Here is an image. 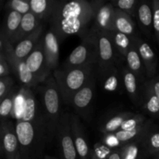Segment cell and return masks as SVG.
<instances>
[{"instance_id": "1", "label": "cell", "mask_w": 159, "mask_h": 159, "mask_svg": "<svg viewBox=\"0 0 159 159\" xmlns=\"http://www.w3.org/2000/svg\"><path fill=\"white\" fill-rule=\"evenodd\" d=\"M93 21L91 2L85 0L57 1L50 18L51 28L57 34L59 42L71 35H79L82 38L90 30L89 27Z\"/></svg>"}, {"instance_id": "2", "label": "cell", "mask_w": 159, "mask_h": 159, "mask_svg": "<svg viewBox=\"0 0 159 159\" xmlns=\"http://www.w3.org/2000/svg\"><path fill=\"white\" fill-rule=\"evenodd\" d=\"M16 130L21 159L38 158L48 144L43 115L32 122L19 120L16 124Z\"/></svg>"}, {"instance_id": "3", "label": "cell", "mask_w": 159, "mask_h": 159, "mask_svg": "<svg viewBox=\"0 0 159 159\" xmlns=\"http://www.w3.org/2000/svg\"><path fill=\"white\" fill-rule=\"evenodd\" d=\"M43 107V120L47 132L48 144L51 143L57 136V127L61 118L62 98L54 77H50L40 86Z\"/></svg>"}, {"instance_id": "4", "label": "cell", "mask_w": 159, "mask_h": 159, "mask_svg": "<svg viewBox=\"0 0 159 159\" xmlns=\"http://www.w3.org/2000/svg\"><path fill=\"white\" fill-rule=\"evenodd\" d=\"M96 65L93 64L70 69L58 68L53 72V77L65 103L71 104L75 95L85 86L96 72Z\"/></svg>"}, {"instance_id": "5", "label": "cell", "mask_w": 159, "mask_h": 159, "mask_svg": "<svg viewBox=\"0 0 159 159\" xmlns=\"http://www.w3.org/2000/svg\"><path fill=\"white\" fill-rule=\"evenodd\" d=\"M93 64H98V48L94 31L90 29L82 38L80 44L67 57L62 68L70 69Z\"/></svg>"}, {"instance_id": "6", "label": "cell", "mask_w": 159, "mask_h": 159, "mask_svg": "<svg viewBox=\"0 0 159 159\" xmlns=\"http://www.w3.org/2000/svg\"><path fill=\"white\" fill-rule=\"evenodd\" d=\"M0 53H3L6 55L11 71L16 75L25 88L35 87L38 85L34 76L28 69L26 61L16 57L14 46L10 43L3 30H2L0 35Z\"/></svg>"}, {"instance_id": "7", "label": "cell", "mask_w": 159, "mask_h": 159, "mask_svg": "<svg viewBox=\"0 0 159 159\" xmlns=\"http://www.w3.org/2000/svg\"><path fill=\"white\" fill-rule=\"evenodd\" d=\"M95 33L98 48V69L102 72L115 65L116 50L110 34L91 28Z\"/></svg>"}, {"instance_id": "8", "label": "cell", "mask_w": 159, "mask_h": 159, "mask_svg": "<svg viewBox=\"0 0 159 159\" xmlns=\"http://www.w3.org/2000/svg\"><path fill=\"white\" fill-rule=\"evenodd\" d=\"M57 138L63 159H79L71 133V113L62 114L57 127Z\"/></svg>"}, {"instance_id": "9", "label": "cell", "mask_w": 159, "mask_h": 159, "mask_svg": "<svg viewBox=\"0 0 159 159\" xmlns=\"http://www.w3.org/2000/svg\"><path fill=\"white\" fill-rule=\"evenodd\" d=\"M25 61L28 69L34 76L37 83H41L49 79L51 72L47 64L43 36Z\"/></svg>"}, {"instance_id": "10", "label": "cell", "mask_w": 159, "mask_h": 159, "mask_svg": "<svg viewBox=\"0 0 159 159\" xmlns=\"http://www.w3.org/2000/svg\"><path fill=\"white\" fill-rule=\"evenodd\" d=\"M93 11V29L100 31H114L113 19L115 7L112 2H106L101 0L90 2Z\"/></svg>"}, {"instance_id": "11", "label": "cell", "mask_w": 159, "mask_h": 159, "mask_svg": "<svg viewBox=\"0 0 159 159\" xmlns=\"http://www.w3.org/2000/svg\"><path fill=\"white\" fill-rule=\"evenodd\" d=\"M1 154L6 159H12L20 154V144L16 126L9 120L2 121L0 128Z\"/></svg>"}, {"instance_id": "12", "label": "cell", "mask_w": 159, "mask_h": 159, "mask_svg": "<svg viewBox=\"0 0 159 159\" xmlns=\"http://www.w3.org/2000/svg\"><path fill=\"white\" fill-rule=\"evenodd\" d=\"M43 48L48 69L51 72L58 69L59 40L52 28H50L43 36Z\"/></svg>"}, {"instance_id": "13", "label": "cell", "mask_w": 159, "mask_h": 159, "mask_svg": "<svg viewBox=\"0 0 159 159\" xmlns=\"http://www.w3.org/2000/svg\"><path fill=\"white\" fill-rule=\"evenodd\" d=\"M71 127L79 159H90L91 149L89 146L85 130L79 117L73 113H71Z\"/></svg>"}, {"instance_id": "14", "label": "cell", "mask_w": 159, "mask_h": 159, "mask_svg": "<svg viewBox=\"0 0 159 159\" xmlns=\"http://www.w3.org/2000/svg\"><path fill=\"white\" fill-rule=\"evenodd\" d=\"M134 41L142 59L145 68L146 76L153 79L157 71V58L155 52L150 45L140 37H134Z\"/></svg>"}, {"instance_id": "15", "label": "cell", "mask_w": 159, "mask_h": 159, "mask_svg": "<svg viewBox=\"0 0 159 159\" xmlns=\"http://www.w3.org/2000/svg\"><path fill=\"white\" fill-rule=\"evenodd\" d=\"M96 89V72L91 76L85 86L74 96L71 104L78 111L85 110L92 102Z\"/></svg>"}, {"instance_id": "16", "label": "cell", "mask_w": 159, "mask_h": 159, "mask_svg": "<svg viewBox=\"0 0 159 159\" xmlns=\"http://www.w3.org/2000/svg\"><path fill=\"white\" fill-rule=\"evenodd\" d=\"M43 24L41 23L39 27L30 35L15 45L14 53L17 58L21 59V60H26L28 56L30 54V53L32 52L33 50L34 49L36 45L38 43L39 40L42 37V34L43 32Z\"/></svg>"}, {"instance_id": "17", "label": "cell", "mask_w": 159, "mask_h": 159, "mask_svg": "<svg viewBox=\"0 0 159 159\" xmlns=\"http://www.w3.org/2000/svg\"><path fill=\"white\" fill-rule=\"evenodd\" d=\"M23 109L19 120L32 122L43 115L39 110L38 103L30 88L23 89Z\"/></svg>"}, {"instance_id": "18", "label": "cell", "mask_w": 159, "mask_h": 159, "mask_svg": "<svg viewBox=\"0 0 159 159\" xmlns=\"http://www.w3.org/2000/svg\"><path fill=\"white\" fill-rule=\"evenodd\" d=\"M124 80V85L132 102L138 105L141 102V94H140L139 82L140 79L138 76L132 72L128 68H123L121 71Z\"/></svg>"}, {"instance_id": "19", "label": "cell", "mask_w": 159, "mask_h": 159, "mask_svg": "<svg viewBox=\"0 0 159 159\" xmlns=\"http://www.w3.org/2000/svg\"><path fill=\"white\" fill-rule=\"evenodd\" d=\"M153 128V122L151 120H148L147 122L142 127L137 128L135 130H129V131H124L120 130L113 134L115 138L119 141L121 146L130 141H137V140H143L147 134L152 130Z\"/></svg>"}, {"instance_id": "20", "label": "cell", "mask_w": 159, "mask_h": 159, "mask_svg": "<svg viewBox=\"0 0 159 159\" xmlns=\"http://www.w3.org/2000/svg\"><path fill=\"white\" fill-rule=\"evenodd\" d=\"M113 29L114 31L134 37V34L135 32V23L132 20L131 16L120 9L115 8Z\"/></svg>"}, {"instance_id": "21", "label": "cell", "mask_w": 159, "mask_h": 159, "mask_svg": "<svg viewBox=\"0 0 159 159\" xmlns=\"http://www.w3.org/2000/svg\"><path fill=\"white\" fill-rule=\"evenodd\" d=\"M144 140V139H143ZM143 140L130 141L121 146L119 150L122 159H145L148 155L146 152Z\"/></svg>"}, {"instance_id": "22", "label": "cell", "mask_w": 159, "mask_h": 159, "mask_svg": "<svg viewBox=\"0 0 159 159\" xmlns=\"http://www.w3.org/2000/svg\"><path fill=\"white\" fill-rule=\"evenodd\" d=\"M134 113L131 112H120L107 118L99 127V131L104 135L111 134L120 130L123 124Z\"/></svg>"}, {"instance_id": "23", "label": "cell", "mask_w": 159, "mask_h": 159, "mask_svg": "<svg viewBox=\"0 0 159 159\" xmlns=\"http://www.w3.org/2000/svg\"><path fill=\"white\" fill-rule=\"evenodd\" d=\"M127 63V68L134 73L141 82H143L144 76H146L145 68H144V64H143L142 59L140 56L138 50L135 45L134 41L133 45L127 52L125 57Z\"/></svg>"}, {"instance_id": "24", "label": "cell", "mask_w": 159, "mask_h": 159, "mask_svg": "<svg viewBox=\"0 0 159 159\" xmlns=\"http://www.w3.org/2000/svg\"><path fill=\"white\" fill-rule=\"evenodd\" d=\"M40 24H41V21L31 12L23 15L18 34L14 41V44H16L22 40L26 38L28 36L34 32Z\"/></svg>"}, {"instance_id": "25", "label": "cell", "mask_w": 159, "mask_h": 159, "mask_svg": "<svg viewBox=\"0 0 159 159\" xmlns=\"http://www.w3.org/2000/svg\"><path fill=\"white\" fill-rule=\"evenodd\" d=\"M103 79V89L110 93H114L120 89L121 83H124L122 73L120 72L118 68L114 65L105 71L100 73Z\"/></svg>"}, {"instance_id": "26", "label": "cell", "mask_w": 159, "mask_h": 159, "mask_svg": "<svg viewBox=\"0 0 159 159\" xmlns=\"http://www.w3.org/2000/svg\"><path fill=\"white\" fill-rule=\"evenodd\" d=\"M30 12L41 21L50 19L54 12L57 1L56 0H29Z\"/></svg>"}, {"instance_id": "27", "label": "cell", "mask_w": 159, "mask_h": 159, "mask_svg": "<svg viewBox=\"0 0 159 159\" xmlns=\"http://www.w3.org/2000/svg\"><path fill=\"white\" fill-rule=\"evenodd\" d=\"M108 33L111 37L116 54H120V57H126L127 52L133 45L134 37H130L117 31H110Z\"/></svg>"}, {"instance_id": "28", "label": "cell", "mask_w": 159, "mask_h": 159, "mask_svg": "<svg viewBox=\"0 0 159 159\" xmlns=\"http://www.w3.org/2000/svg\"><path fill=\"white\" fill-rule=\"evenodd\" d=\"M138 23L144 30H150L153 26V9L149 2L140 1L137 10Z\"/></svg>"}, {"instance_id": "29", "label": "cell", "mask_w": 159, "mask_h": 159, "mask_svg": "<svg viewBox=\"0 0 159 159\" xmlns=\"http://www.w3.org/2000/svg\"><path fill=\"white\" fill-rule=\"evenodd\" d=\"M22 18H23V15L12 10H10L7 16L6 22V30L3 31L12 45L14 44V41L18 34Z\"/></svg>"}, {"instance_id": "30", "label": "cell", "mask_w": 159, "mask_h": 159, "mask_svg": "<svg viewBox=\"0 0 159 159\" xmlns=\"http://www.w3.org/2000/svg\"><path fill=\"white\" fill-rule=\"evenodd\" d=\"M144 100L146 110L149 113L154 116L159 114V101L154 92L152 80H148L144 85Z\"/></svg>"}, {"instance_id": "31", "label": "cell", "mask_w": 159, "mask_h": 159, "mask_svg": "<svg viewBox=\"0 0 159 159\" xmlns=\"http://www.w3.org/2000/svg\"><path fill=\"white\" fill-rule=\"evenodd\" d=\"M148 155H159V131L154 130L153 128L149 131L143 140Z\"/></svg>"}, {"instance_id": "32", "label": "cell", "mask_w": 159, "mask_h": 159, "mask_svg": "<svg viewBox=\"0 0 159 159\" xmlns=\"http://www.w3.org/2000/svg\"><path fill=\"white\" fill-rule=\"evenodd\" d=\"M15 97L16 93L12 89V92H10L4 99L1 100L0 116H1L2 121L8 120V118L12 113L14 108V103H15Z\"/></svg>"}, {"instance_id": "33", "label": "cell", "mask_w": 159, "mask_h": 159, "mask_svg": "<svg viewBox=\"0 0 159 159\" xmlns=\"http://www.w3.org/2000/svg\"><path fill=\"white\" fill-rule=\"evenodd\" d=\"M148 121L146 116L142 114H134L130 118L127 120L123 124L121 127L120 130L124 131H129V130H135L137 128L142 127L144 124Z\"/></svg>"}, {"instance_id": "34", "label": "cell", "mask_w": 159, "mask_h": 159, "mask_svg": "<svg viewBox=\"0 0 159 159\" xmlns=\"http://www.w3.org/2000/svg\"><path fill=\"white\" fill-rule=\"evenodd\" d=\"M113 151L114 149L110 148L103 142H98L95 144L93 149H91L90 159H108Z\"/></svg>"}, {"instance_id": "35", "label": "cell", "mask_w": 159, "mask_h": 159, "mask_svg": "<svg viewBox=\"0 0 159 159\" xmlns=\"http://www.w3.org/2000/svg\"><path fill=\"white\" fill-rule=\"evenodd\" d=\"M115 8L124 12H127L130 16H134V12H137L139 2L137 0H116L112 2Z\"/></svg>"}, {"instance_id": "36", "label": "cell", "mask_w": 159, "mask_h": 159, "mask_svg": "<svg viewBox=\"0 0 159 159\" xmlns=\"http://www.w3.org/2000/svg\"><path fill=\"white\" fill-rule=\"evenodd\" d=\"M7 7L23 16L30 12L29 0H10L8 2Z\"/></svg>"}, {"instance_id": "37", "label": "cell", "mask_w": 159, "mask_h": 159, "mask_svg": "<svg viewBox=\"0 0 159 159\" xmlns=\"http://www.w3.org/2000/svg\"><path fill=\"white\" fill-rule=\"evenodd\" d=\"M13 79L9 76L0 78V100L4 99L10 92L12 91Z\"/></svg>"}, {"instance_id": "38", "label": "cell", "mask_w": 159, "mask_h": 159, "mask_svg": "<svg viewBox=\"0 0 159 159\" xmlns=\"http://www.w3.org/2000/svg\"><path fill=\"white\" fill-rule=\"evenodd\" d=\"M152 4L153 9V28L159 43V0H153Z\"/></svg>"}, {"instance_id": "39", "label": "cell", "mask_w": 159, "mask_h": 159, "mask_svg": "<svg viewBox=\"0 0 159 159\" xmlns=\"http://www.w3.org/2000/svg\"><path fill=\"white\" fill-rule=\"evenodd\" d=\"M11 71L6 55L3 53H0V78L9 76Z\"/></svg>"}, {"instance_id": "40", "label": "cell", "mask_w": 159, "mask_h": 159, "mask_svg": "<svg viewBox=\"0 0 159 159\" xmlns=\"http://www.w3.org/2000/svg\"><path fill=\"white\" fill-rule=\"evenodd\" d=\"M152 86H153V89H154V92H155V96H156V97L158 98L159 101V79H152Z\"/></svg>"}, {"instance_id": "41", "label": "cell", "mask_w": 159, "mask_h": 159, "mask_svg": "<svg viewBox=\"0 0 159 159\" xmlns=\"http://www.w3.org/2000/svg\"><path fill=\"white\" fill-rule=\"evenodd\" d=\"M108 159H122L121 158L120 155V152L118 149H116V150L113 151L111 153V155H110Z\"/></svg>"}, {"instance_id": "42", "label": "cell", "mask_w": 159, "mask_h": 159, "mask_svg": "<svg viewBox=\"0 0 159 159\" xmlns=\"http://www.w3.org/2000/svg\"><path fill=\"white\" fill-rule=\"evenodd\" d=\"M44 159H56V158H53V157H51V156H48V155H46V156L44 157Z\"/></svg>"}, {"instance_id": "43", "label": "cell", "mask_w": 159, "mask_h": 159, "mask_svg": "<svg viewBox=\"0 0 159 159\" xmlns=\"http://www.w3.org/2000/svg\"><path fill=\"white\" fill-rule=\"evenodd\" d=\"M12 159H21V157H20V154H19V155H17L16 157H15V158H12Z\"/></svg>"}, {"instance_id": "44", "label": "cell", "mask_w": 159, "mask_h": 159, "mask_svg": "<svg viewBox=\"0 0 159 159\" xmlns=\"http://www.w3.org/2000/svg\"><path fill=\"white\" fill-rule=\"evenodd\" d=\"M155 159H159V155H157L155 156Z\"/></svg>"}]
</instances>
